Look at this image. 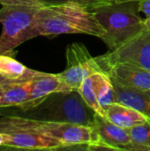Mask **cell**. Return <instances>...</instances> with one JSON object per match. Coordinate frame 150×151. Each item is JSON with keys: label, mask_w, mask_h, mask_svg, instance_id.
Instances as JSON below:
<instances>
[{"label": "cell", "mask_w": 150, "mask_h": 151, "mask_svg": "<svg viewBox=\"0 0 150 151\" xmlns=\"http://www.w3.org/2000/svg\"><path fill=\"white\" fill-rule=\"evenodd\" d=\"M95 111L78 89L52 93L32 104L0 108V117L12 116L38 121L69 122L92 127Z\"/></svg>", "instance_id": "obj_1"}, {"label": "cell", "mask_w": 150, "mask_h": 151, "mask_svg": "<svg viewBox=\"0 0 150 151\" xmlns=\"http://www.w3.org/2000/svg\"><path fill=\"white\" fill-rule=\"evenodd\" d=\"M34 31L36 37L84 34L101 39L104 35L94 12L74 4L41 6L35 14Z\"/></svg>", "instance_id": "obj_2"}, {"label": "cell", "mask_w": 150, "mask_h": 151, "mask_svg": "<svg viewBox=\"0 0 150 151\" xmlns=\"http://www.w3.org/2000/svg\"><path fill=\"white\" fill-rule=\"evenodd\" d=\"M139 5V1L112 2L93 12L104 29L101 39L110 50L119 48L145 30Z\"/></svg>", "instance_id": "obj_3"}, {"label": "cell", "mask_w": 150, "mask_h": 151, "mask_svg": "<svg viewBox=\"0 0 150 151\" xmlns=\"http://www.w3.org/2000/svg\"><path fill=\"white\" fill-rule=\"evenodd\" d=\"M0 119L14 127L33 130L53 137L61 142L65 149L76 148L86 150L88 144L101 140L95 129L89 126L69 122L38 121L12 116H3Z\"/></svg>", "instance_id": "obj_4"}, {"label": "cell", "mask_w": 150, "mask_h": 151, "mask_svg": "<svg viewBox=\"0 0 150 151\" xmlns=\"http://www.w3.org/2000/svg\"><path fill=\"white\" fill-rule=\"evenodd\" d=\"M41 6L4 4L0 8V53L14 52L15 48L36 37L34 19Z\"/></svg>", "instance_id": "obj_5"}, {"label": "cell", "mask_w": 150, "mask_h": 151, "mask_svg": "<svg viewBox=\"0 0 150 151\" xmlns=\"http://www.w3.org/2000/svg\"><path fill=\"white\" fill-rule=\"evenodd\" d=\"M95 58L104 72L119 63L134 64L150 71V31L143 30L119 48Z\"/></svg>", "instance_id": "obj_6"}, {"label": "cell", "mask_w": 150, "mask_h": 151, "mask_svg": "<svg viewBox=\"0 0 150 151\" xmlns=\"http://www.w3.org/2000/svg\"><path fill=\"white\" fill-rule=\"evenodd\" d=\"M66 69L58 75L72 88L78 89L90 75L104 72L82 42H72L66 47Z\"/></svg>", "instance_id": "obj_7"}, {"label": "cell", "mask_w": 150, "mask_h": 151, "mask_svg": "<svg viewBox=\"0 0 150 151\" xmlns=\"http://www.w3.org/2000/svg\"><path fill=\"white\" fill-rule=\"evenodd\" d=\"M0 132L6 134V143L3 148L55 150L65 149L58 140L46 134L10 125L0 119Z\"/></svg>", "instance_id": "obj_8"}, {"label": "cell", "mask_w": 150, "mask_h": 151, "mask_svg": "<svg viewBox=\"0 0 150 151\" xmlns=\"http://www.w3.org/2000/svg\"><path fill=\"white\" fill-rule=\"evenodd\" d=\"M111 78L120 84L141 90H150V71L131 63H119L107 72Z\"/></svg>", "instance_id": "obj_9"}, {"label": "cell", "mask_w": 150, "mask_h": 151, "mask_svg": "<svg viewBox=\"0 0 150 151\" xmlns=\"http://www.w3.org/2000/svg\"><path fill=\"white\" fill-rule=\"evenodd\" d=\"M92 127L104 142L115 148L116 150L128 151L132 140L127 129L115 125L106 117L97 113L95 115Z\"/></svg>", "instance_id": "obj_10"}, {"label": "cell", "mask_w": 150, "mask_h": 151, "mask_svg": "<svg viewBox=\"0 0 150 151\" xmlns=\"http://www.w3.org/2000/svg\"><path fill=\"white\" fill-rule=\"evenodd\" d=\"M14 56L15 52L0 53V85L30 81L40 73L19 62Z\"/></svg>", "instance_id": "obj_11"}, {"label": "cell", "mask_w": 150, "mask_h": 151, "mask_svg": "<svg viewBox=\"0 0 150 151\" xmlns=\"http://www.w3.org/2000/svg\"><path fill=\"white\" fill-rule=\"evenodd\" d=\"M70 90L72 89L60 78L58 73L54 74L40 72L39 74L31 81L29 98L24 104L37 103L52 93Z\"/></svg>", "instance_id": "obj_12"}, {"label": "cell", "mask_w": 150, "mask_h": 151, "mask_svg": "<svg viewBox=\"0 0 150 151\" xmlns=\"http://www.w3.org/2000/svg\"><path fill=\"white\" fill-rule=\"evenodd\" d=\"M115 89L116 102L127 105L150 120V90H141L124 86L111 79Z\"/></svg>", "instance_id": "obj_13"}, {"label": "cell", "mask_w": 150, "mask_h": 151, "mask_svg": "<svg viewBox=\"0 0 150 151\" xmlns=\"http://www.w3.org/2000/svg\"><path fill=\"white\" fill-rule=\"evenodd\" d=\"M105 117L111 122L125 129H129L137 124L149 120L141 112L118 102H115L105 108Z\"/></svg>", "instance_id": "obj_14"}, {"label": "cell", "mask_w": 150, "mask_h": 151, "mask_svg": "<svg viewBox=\"0 0 150 151\" xmlns=\"http://www.w3.org/2000/svg\"><path fill=\"white\" fill-rule=\"evenodd\" d=\"M30 86L31 81L0 85V96L2 97L1 107L18 106L26 104L29 98Z\"/></svg>", "instance_id": "obj_15"}, {"label": "cell", "mask_w": 150, "mask_h": 151, "mask_svg": "<svg viewBox=\"0 0 150 151\" xmlns=\"http://www.w3.org/2000/svg\"><path fill=\"white\" fill-rule=\"evenodd\" d=\"M95 88L99 104L105 111V108L107 106L116 102L115 89L110 74L106 72L96 73Z\"/></svg>", "instance_id": "obj_16"}, {"label": "cell", "mask_w": 150, "mask_h": 151, "mask_svg": "<svg viewBox=\"0 0 150 151\" xmlns=\"http://www.w3.org/2000/svg\"><path fill=\"white\" fill-rule=\"evenodd\" d=\"M95 73L86 78L80 84L78 90L80 93L84 101L87 103V104L91 109H93L95 111V113L105 117V111L101 107L97 100L96 88H95Z\"/></svg>", "instance_id": "obj_17"}, {"label": "cell", "mask_w": 150, "mask_h": 151, "mask_svg": "<svg viewBox=\"0 0 150 151\" xmlns=\"http://www.w3.org/2000/svg\"><path fill=\"white\" fill-rule=\"evenodd\" d=\"M127 130L133 144L147 147L150 151V120L137 124Z\"/></svg>", "instance_id": "obj_18"}, {"label": "cell", "mask_w": 150, "mask_h": 151, "mask_svg": "<svg viewBox=\"0 0 150 151\" xmlns=\"http://www.w3.org/2000/svg\"><path fill=\"white\" fill-rule=\"evenodd\" d=\"M43 5H53L61 4H74L86 8L88 11L94 12L97 8L109 4L113 0H41Z\"/></svg>", "instance_id": "obj_19"}, {"label": "cell", "mask_w": 150, "mask_h": 151, "mask_svg": "<svg viewBox=\"0 0 150 151\" xmlns=\"http://www.w3.org/2000/svg\"><path fill=\"white\" fill-rule=\"evenodd\" d=\"M0 4H27L34 6H43L41 0H0Z\"/></svg>", "instance_id": "obj_20"}, {"label": "cell", "mask_w": 150, "mask_h": 151, "mask_svg": "<svg viewBox=\"0 0 150 151\" xmlns=\"http://www.w3.org/2000/svg\"><path fill=\"white\" fill-rule=\"evenodd\" d=\"M140 12H142L146 17H150V0L140 1Z\"/></svg>", "instance_id": "obj_21"}, {"label": "cell", "mask_w": 150, "mask_h": 151, "mask_svg": "<svg viewBox=\"0 0 150 151\" xmlns=\"http://www.w3.org/2000/svg\"><path fill=\"white\" fill-rule=\"evenodd\" d=\"M6 143V134L0 132V148H3Z\"/></svg>", "instance_id": "obj_22"}, {"label": "cell", "mask_w": 150, "mask_h": 151, "mask_svg": "<svg viewBox=\"0 0 150 151\" xmlns=\"http://www.w3.org/2000/svg\"><path fill=\"white\" fill-rule=\"evenodd\" d=\"M144 28L150 31V17H146V19H144Z\"/></svg>", "instance_id": "obj_23"}, {"label": "cell", "mask_w": 150, "mask_h": 151, "mask_svg": "<svg viewBox=\"0 0 150 151\" xmlns=\"http://www.w3.org/2000/svg\"><path fill=\"white\" fill-rule=\"evenodd\" d=\"M126 1H141V0H113V2H126Z\"/></svg>", "instance_id": "obj_24"}, {"label": "cell", "mask_w": 150, "mask_h": 151, "mask_svg": "<svg viewBox=\"0 0 150 151\" xmlns=\"http://www.w3.org/2000/svg\"><path fill=\"white\" fill-rule=\"evenodd\" d=\"M1 104H2V97L0 96V107H1Z\"/></svg>", "instance_id": "obj_25"}]
</instances>
